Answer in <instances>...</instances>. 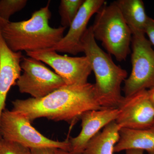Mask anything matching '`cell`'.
<instances>
[{
	"mask_svg": "<svg viewBox=\"0 0 154 154\" xmlns=\"http://www.w3.org/2000/svg\"><path fill=\"white\" fill-rule=\"evenodd\" d=\"M118 109L115 122L121 128L141 129L154 125V107L149 99L147 90L124 96Z\"/></svg>",
	"mask_w": 154,
	"mask_h": 154,
	"instance_id": "9",
	"label": "cell"
},
{
	"mask_svg": "<svg viewBox=\"0 0 154 154\" xmlns=\"http://www.w3.org/2000/svg\"><path fill=\"white\" fill-rule=\"evenodd\" d=\"M149 99L154 107V87L147 90Z\"/></svg>",
	"mask_w": 154,
	"mask_h": 154,
	"instance_id": "21",
	"label": "cell"
},
{
	"mask_svg": "<svg viewBox=\"0 0 154 154\" xmlns=\"http://www.w3.org/2000/svg\"><path fill=\"white\" fill-rule=\"evenodd\" d=\"M149 154H154V152L152 153Z\"/></svg>",
	"mask_w": 154,
	"mask_h": 154,
	"instance_id": "24",
	"label": "cell"
},
{
	"mask_svg": "<svg viewBox=\"0 0 154 154\" xmlns=\"http://www.w3.org/2000/svg\"><path fill=\"white\" fill-rule=\"evenodd\" d=\"M115 2L132 34L145 33L149 17L146 14L143 2L141 0H118Z\"/></svg>",
	"mask_w": 154,
	"mask_h": 154,
	"instance_id": "14",
	"label": "cell"
},
{
	"mask_svg": "<svg viewBox=\"0 0 154 154\" xmlns=\"http://www.w3.org/2000/svg\"><path fill=\"white\" fill-rule=\"evenodd\" d=\"M145 35L132 33V69L124 82L125 97L154 87V50Z\"/></svg>",
	"mask_w": 154,
	"mask_h": 154,
	"instance_id": "6",
	"label": "cell"
},
{
	"mask_svg": "<svg viewBox=\"0 0 154 154\" xmlns=\"http://www.w3.org/2000/svg\"><path fill=\"white\" fill-rule=\"evenodd\" d=\"M0 154H31V150L20 144L4 139L0 136Z\"/></svg>",
	"mask_w": 154,
	"mask_h": 154,
	"instance_id": "18",
	"label": "cell"
},
{
	"mask_svg": "<svg viewBox=\"0 0 154 154\" xmlns=\"http://www.w3.org/2000/svg\"><path fill=\"white\" fill-rule=\"evenodd\" d=\"M129 149L146 151L148 154L154 152V125L141 129L121 128L114 152Z\"/></svg>",
	"mask_w": 154,
	"mask_h": 154,
	"instance_id": "13",
	"label": "cell"
},
{
	"mask_svg": "<svg viewBox=\"0 0 154 154\" xmlns=\"http://www.w3.org/2000/svg\"><path fill=\"white\" fill-rule=\"evenodd\" d=\"M91 26L94 38L102 42L109 54L118 61L125 60L131 52V30L115 2L105 5L96 14Z\"/></svg>",
	"mask_w": 154,
	"mask_h": 154,
	"instance_id": "4",
	"label": "cell"
},
{
	"mask_svg": "<svg viewBox=\"0 0 154 154\" xmlns=\"http://www.w3.org/2000/svg\"><path fill=\"white\" fill-rule=\"evenodd\" d=\"M27 2V0H1L0 18L10 22L11 16L25 8Z\"/></svg>",
	"mask_w": 154,
	"mask_h": 154,
	"instance_id": "17",
	"label": "cell"
},
{
	"mask_svg": "<svg viewBox=\"0 0 154 154\" xmlns=\"http://www.w3.org/2000/svg\"><path fill=\"white\" fill-rule=\"evenodd\" d=\"M31 122L22 114L5 109L0 116V136L30 149L53 148L69 152V139L60 141L48 138L33 127Z\"/></svg>",
	"mask_w": 154,
	"mask_h": 154,
	"instance_id": "5",
	"label": "cell"
},
{
	"mask_svg": "<svg viewBox=\"0 0 154 154\" xmlns=\"http://www.w3.org/2000/svg\"><path fill=\"white\" fill-rule=\"evenodd\" d=\"M104 0H85L70 25L68 33L49 49L57 52L76 55L83 52L82 39L91 17L105 5Z\"/></svg>",
	"mask_w": 154,
	"mask_h": 154,
	"instance_id": "10",
	"label": "cell"
},
{
	"mask_svg": "<svg viewBox=\"0 0 154 154\" xmlns=\"http://www.w3.org/2000/svg\"><path fill=\"white\" fill-rule=\"evenodd\" d=\"M143 151L139 149H129L125 151V154H143Z\"/></svg>",
	"mask_w": 154,
	"mask_h": 154,
	"instance_id": "22",
	"label": "cell"
},
{
	"mask_svg": "<svg viewBox=\"0 0 154 154\" xmlns=\"http://www.w3.org/2000/svg\"><path fill=\"white\" fill-rule=\"evenodd\" d=\"M56 149L53 148H40L30 149L31 154H56Z\"/></svg>",
	"mask_w": 154,
	"mask_h": 154,
	"instance_id": "20",
	"label": "cell"
},
{
	"mask_svg": "<svg viewBox=\"0 0 154 154\" xmlns=\"http://www.w3.org/2000/svg\"><path fill=\"white\" fill-rule=\"evenodd\" d=\"M50 2L32 14L30 19L17 22H6L0 26L1 33L10 49L15 52L49 49L64 36L66 28H53L49 25L51 17Z\"/></svg>",
	"mask_w": 154,
	"mask_h": 154,
	"instance_id": "2",
	"label": "cell"
},
{
	"mask_svg": "<svg viewBox=\"0 0 154 154\" xmlns=\"http://www.w3.org/2000/svg\"><path fill=\"white\" fill-rule=\"evenodd\" d=\"M21 66L23 73L16 85L20 93L34 99H41L66 85L60 77L36 59L24 57Z\"/></svg>",
	"mask_w": 154,
	"mask_h": 154,
	"instance_id": "7",
	"label": "cell"
},
{
	"mask_svg": "<svg viewBox=\"0 0 154 154\" xmlns=\"http://www.w3.org/2000/svg\"><path fill=\"white\" fill-rule=\"evenodd\" d=\"M85 0H61L59 7L62 27H69Z\"/></svg>",
	"mask_w": 154,
	"mask_h": 154,
	"instance_id": "16",
	"label": "cell"
},
{
	"mask_svg": "<svg viewBox=\"0 0 154 154\" xmlns=\"http://www.w3.org/2000/svg\"><path fill=\"white\" fill-rule=\"evenodd\" d=\"M56 154H70L68 152L60 149H56Z\"/></svg>",
	"mask_w": 154,
	"mask_h": 154,
	"instance_id": "23",
	"label": "cell"
},
{
	"mask_svg": "<svg viewBox=\"0 0 154 154\" xmlns=\"http://www.w3.org/2000/svg\"><path fill=\"white\" fill-rule=\"evenodd\" d=\"M29 57L47 64L62 79L67 85L88 82L92 72L90 61L87 56L71 57L58 54L49 49L26 52Z\"/></svg>",
	"mask_w": 154,
	"mask_h": 154,
	"instance_id": "8",
	"label": "cell"
},
{
	"mask_svg": "<svg viewBox=\"0 0 154 154\" xmlns=\"http://www.w3.org/2000/svg\"><path fill=\"white\" fill-rule=\"evenodd\" d=\"M121 128L115 121L110 122L88 142L82 154H113Z\"/></svg>",
	"mask_w": 154,
	"mask_h": 154,
	"instance_id": "15",
	"label": "cell"
},
{
	"mask_svg": "<svg viewBox=\"0 0 154 154\" xmlns=\"http://www.w3.org/2000/svg\"><path fill=\"white\" fill-rule=\"evenodd\" d=\"M145 33L148 37V40L151 44L154 46V19L149 18Z\"/></svg>",
	"mask_w": 154,
	"mask_h": 154,
	"instance_id": "19",
	"label": "cell"
},
{
	"mask_svg": "<svg viewBox=\"0 0 154 154\" xmlns=\"http://www.w3.org/2000/svg\"><path fill=\"white\" fill-rule=\"evenodd\" d=\"M83 52L91 62L95 75L96 98L102 108H117L124 96L121 85L127 78L125 70L116 65L109 54L101 48L94 38L91 26L82 39Z\"/></svg>",
	"mask_w": 154,
	"mask_h": 154,
	"instance_id": "3",
	"label": "cell"
},
{
	"mask_svg": "<svg viewBox=\"0 0 154 154\" xmlns=\"http://www.w3.org/2000/svg\"><path fill=\"white\" fill-rule=\"evenodd\" d=\"M12 110L24 116L31 122L46 118L74 125L83 113L103 109L96 98L94 84L64 86L41 99H16Z\"/></svg>",
	"mask_w": 154,
	"mask_h": 154,
	"instance_id": "1",
	"label": "cell"
},
{
	"mask_svg": "<svg viewBox=\"0 0 154 154\" xmlns=\"http://www.w3.org/2000/svg\"><path fill=\"white\" fill-rule=\"evenodd\" d=\"M117 108H103L83 113L80 119L82 129L78 135L69 139L70 154H82L88 142L106 125L118 117Z\"/></svg>",
	"mask_w": 154,
	"mask_h": 154,
	"instance_id": "11",
	"label": "cell"
},
{
	"mask_svg": "<svg viewBox=\"0 0 154 154\" xmlns=\"http://www.w3.org/2000/svg\"><path fill=\"white\" fill-rule=\"evenodd\" d=\"M22 52H15L9 48L0 29V116L5 109L7 96L12 86L16 85L22 71Z\"/></svg>",
	"mask_w": 154,
	"mask_h": 154,
	"instance_id": "12",
	"label": "cell"
}]
</instances>
